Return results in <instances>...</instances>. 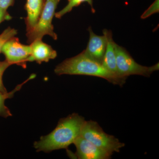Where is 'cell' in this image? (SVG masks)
<instances>
[{
    "mask_svg": "<svg viewBox=\"0 0 159 159\" xmlns=\"http://www.w3.org/2000/svg\"><path fill=\"white\" fill-rule=\"evenodd\" d=\"M30 46L31 53L29 61H34L40 64L43 62H48L50 60L57 57L56 51L42 39L35 40L30 43Z\"/></svg>",
    "mask_w": 159,
    "mask_h": 159,
    "instance_id": "9c48e42d",
    "label": "cell"
},
{
    "mask_svg": "<svg viewBox=\"0 0 159 159\" xmlns=\"http://www.w3.org/2000/svg\"><path fill=\"white\" fill-rule=\"evenodd\" d=\"M88 30L89 39L86 49L84 52L89 57L102 64L107 44L106 36L104 34L100 36L95 34L91 27Z\"/></svg>",
    "mask_w": 159,
    "mask_h": 159,
    "instance_id": "ba28073f",
    "label": "cell"
},
{
    "mask_svg": "<svg viewBox=\"0 0 159 159\" xmlns=\"http://www.w3.org/2000/svg\"><path fill=\"white\" fill-rule=\"evenodd\" d=\"M15 0H0V7L6 10L14 4Z\"/></svg>",
    "mask_w": 159,
    "mask_h": 159,
    "instance_id": "ac0fdd59",
    "label": "cell"
},
{
    "mask_svg": "<svg viewBox=\"0 0 159 159\" xmlns=\"http://www.w3.org/2000/svg\"><path fill=\"white\" fill-rule=\"evenodd\" d=\"M103 34L106 36L107 44L102 60V65L110 72L120 76L118 74L117 68L116 52V43L113 39L112 34L111 31L104 29L103 30Z\"/></svg>",
    "mask_w": 159,
    "mask_h": 159,
    "instance_id": "30bf717a",
    "label": "cell"
},
{
    "mask_svg": "<svg viewBox=\"0 0 159 159\" xmlns=\"http://www.w3.org/2000/svg\"><path fill=\"white\" fill-rule=\"evenodd\" d=\"M11 18L7 11V10L0 7V24L4 21L11 20Z\"/></svg>",
    "mask_w": 159,
    "mask_h": 159,
    "instance_id": "e0dca14e",
    "label": "cell"
},
{
    "mask_svg": "<svg viewBox=\"0 0 159 159\" xmlns=\"http://www.w3.org/2000/svg\"><path fill=\"white\" fill-rule=\"evenodd\" d=\"M80 136L112 154L119 152L120 149L125 145L114 136L106 133L97 122L92 120L84 122Z\"/></svg>",
    "mask_w": 159,
    "mask_h": 159,
    "instance_id": "3957f363",
    "label": "cell"
},
{
    "mask_svg": "<svg viewBox=\"0 0 159 159\" xmlns=\"http://www.w3.org/2000/svg\"><path fill=\"white\" fill-rule=\"evenodd\" d=\"M54 71L57 75L67 74L100 77L121 87L127 78L110 72L102 63L89 57L83 51L75 57L64 61L55 67Z\"/></svg>",
    "mask_w": 159,
    "mask_h": 159,
    "instance_id": "7a4b0ae2",
    "label": "cell"
},
{
    "mask_svg": "<svg viewBox=\"0 0 159 159\" xmlns=\"http://www.w3.org/2000/svg\"><path fill=\"white\" fill-rule=\"evenodd\" d=\"M74 144L76 146V154L78 159H108L112 155L97 147L80 135Z\"/></svg>",
    "mask_w": 159,
    "mask_h": 159,
    "instance_id": "52a82bcc",
    "label": "cell"
},
{
    "mask_svg": "<svg viewBox=\"0 0 159 159\" xmlns=\"http://www.w3.org/2000/svg\"><path fill=\"white\" fill-rule=\"evenodd\" d=\"M45 0H27L25 9L26 31H31L36 25L42 11Z\"/></svg>",
    "mask_w": 159,
    "mask_h": 159,
    "instance_id": "8fae6325",
    "label": "cell"
},
{
    "mask_svg": "<svg viewBox=\"0 0 159 159\" xmlns=\"http://www.w3.org/2000/svg\"><path fill=\"white\" fill-rule=\"evenodd\" d=\"M85 121L83 117L77 113L61 119L53 131L34 142V148L37 152H45L67 148L80 135Z\"/></svg>",
    "mask_w": 159,
    "mask_h": 159,
    "instance_id": "6da1fadb",
    "label": "cell"
},
{
    "mask_svg": "<svg viewBox=\"0 0 159 159\" xmlns=\"http://www.w3.org/2000/svg\"><path fill=\"white\" fill-rule=\"evenodd\" d=\"M159 10V0H156L154 2L152 3L150 7L142 14L141 18L145 19L152 15L158 12Z\"/></svg>",
    "mask_w": 159,
    "mask_h": 159,
    "instance_id": "2e32d148",
    "label": "cell"
},
{
    "mask_svg": "<svg viewBox=\"0 0 159 159\" xmlns=\"http://www.w3.org/2000/svg\"><path fill=\"white\" fill-rule=\"evenodd\" d=\"M11 65V64L9 63L6 60L0 61V92L2 93H6L8 92L3 84L2 77L6 69Z\"/></svg>",
    "mask_w": 159,
    "mask_h": 159,
    "instance_id": "9a60e30c",
    "label": "cell"
},
{
    "mask_svg": "<svg viewBox=\"0 0 159 159\" xmlns=\"http://www.w3.org/2000/svg\"><path fill=\"white\" fill-rule=\"evenodd\" d=\"M60 0H45L42 11L36 25L31 31L27 32L28 42L31 43L37 39H42L46 35H49L57 40V34L54 32L52 20Z\"/></svg>",
    "mask_w": 159,
    "mask_h": 159,
    "instance_id": "277c9868",
    "label": "cell"
},
{
    "mask_svg": "<svg viewBox=\"0 0 159 159\" xmlns=\"http://www.w3.org/2000/svg\"><path fill=\"white\" fill-rule=\"evenodd\" d=\"M34 77H35V76H34V74H32L30 76L29 79H27L25 82L18 85L15 89L11 92H9V93L7 92L6 93L0 92V116L6 118L8 117L11 116H12V114H11L9 109L5 105V100L6 99L12 98L15 93L20 90L21 88L22 87L24 84L25 83L30 80L33 79L34 78Z\"/></svg>",
    "mask_w": 159,
    "mask_h": 159,
    "instance_id": "7c38bea8",
    "label": "cell"
},
{
    "mask_svg": "<svg viewBox=\"0 0 159 159\" xmlns=\"http://www.w3.org/2000/svg\"><path fill=\"white\" fill-rule=\"evenodd\" d=\"M2 53L5 55L6 60L11 65H17L25 69L31 55V47L23 44L18 38L14 36L5 43Z\"/></svg>",
    "mask_w": 159,
    "mask_h": 159,
    "instance_id": "8992f818",
    "label": "cell"
},
{
    "mask_svg": "<svg viewBox=\"0 0 159 159\" xmlns=\"http://www.w3.org/2000/svg\"><path fill=\"white\" fill-rule=\"evenodd\" d=\"M84 2L88 3L91 6L92 11L95 12V9L93 7V0H68V4L66 6L60 11L55 13V16L57 19L61 18L64 15L72 11L74 7H77Z\"/></svg>",
    "mask_w": 159,
    "mask_h": 159,
    "instance_id": "4fadbf2b",
    "label": "cell"
},
{
    "mask_svg": "<svg viewBox=\"0 0 159 159\" xmlns=\"http://www.w3.org/2000/svg\"><path fill=\"white\" fill-rule=\"evenodd\" d=\"M116 52L117 70L121 77L127 78L131 75H136L148 77L154 71L159 70L158 63L151 67L139 64L125 49L117 44Z\"/></svg>",
    "mask_w": 159,
    "mask_h": 159,
    "instance_id": "5b68a950",
    "label": "cell"
},
{
    "mask_svg": "<svg viewBox=\"0 0 159 159\" xmlns=\"http://www.w3.org/2000/svg\"><path fill=\"white\" fill-rule=\"evenodd\" d=\"M17 33V30L9 27L0 34V53H2V48L5 43L11 37L15 36Z\"/></svg>",
    "mask_w": 159,
    "mask_h": 159,
    "instance_id": "5bb4252c",
    "label": "cell"
}]
</instances>
